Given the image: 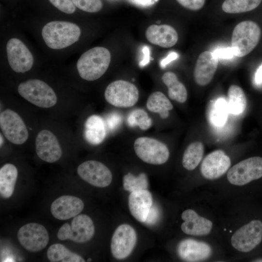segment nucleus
<instances>
[{
  "label": "nucleus",
  "mask_w": 262,
  "mask_h": 262,
  "mask_svg": "<svg viewBox=\"0 0 262 262\" xmlns=\"http://www.w3.org/2000/svg\"><path fill=\"white\" fill-rule=\"evenodd\" d=\"M109 50L96 47L84 52L77 63L80 77L86 81H93L100 78L107 71L111 62Z\"/></svg>",
  "instance_id": "1"
},
{
  "label": "nucleus",
  "mask_w": 262,
  "mask_h": 262,
  "mask_svg": "<svg viewBox=\"0 0 262 262\" xmlns=\"http://www.w3.org/2000/svg\"><path fill=\"white\" fill-rule=\"evenodd\" d=\"M41 33L48 47L60 49L76 42L80 37L81 31L80 27L75 23L53 21L43 27Z\"/></svg>",
  "instance_id": "2"
},
{
  "label": "nucleus",
  "mask_w": 262,
  "mask_h": 262,
  "mask_svg": "<svg viewBox=\"0 0 262 262\" xmlns=\"http://www.w3.org/2000/svg\"><path fill=\"white\" fill-rule=\"evenodd\" d=\"M261 31L258 25L252 21L239 23L234 28L231 37V47L235 56L242 57L249 54L258 44Z\"/></svg>",
  "instance_id": "3"
},
{
  "label": "nucleus",
  "mask_w": 262,
  "mask_h": 262,
  "mask_svg": "<svg viewBox=\"0 0 262 262\" xmlns=\"http://www.w3.org/2000/svg\"><path fill=\"white\" fill-rule=\"evenodd\" d=\"M17 90L22 97L39 107L50 108L57 103V96L52 88L40 80L24 82L19 84Z\"/></svg>",
  "instance_id": "4"
},
{
  "label": "nucleus",
  "mask_w": 262,
  "mask_h": 262,
  "mask_svg": "<svg viewBox=\"0 0 262 262\" xmlns=\"http://www.w3.org/2000/svg\"><path fill=\"white\" fill-rule=\"evenodd\" d=\"M135 154L144 162L160 165L166 163L169 157L167 147L163 142L149 137H140L134 142Z\"/></svg>",
  "instance_id": "5"
},
{
  "label": "nucleus",
  "mask_w": 262,
  "mask_h": 262,
  "mask_svg": "<svg viewBox=\"0 0 262 262\" xmlns=\"http://www.w3.org/2000/svg\"><path fill=\"white\" fill-rule=\"evenodd\" d=\"M139 91L133 83L119 80L110 83L106 87L104 97L109 104L117 107L134 106L139 99Z\"/></svg>",
  "instance_id": "6"
},
{
  "label": "nucleus",
  "mask_w": 262,
  "mask_h": 262,
  "mask_svg": "<svg viewBox=\"0 0 262 262\" xmlns=\"http://www.w3.org/2000/svg\"><path fill=\"white\" fill-rule=\"evenodd\" d=\"M95 233L92 219L88 215L78 214L72 219L71 225L66 223L59 229L57 237L60 240L69 239L77 243L89 241Z\"/></svg>",
  "instance_id": "7"
},
{
  "label": "nucleus",
  "mask_w": 262,
  "mask_h": 262,
  "mask_svg": "<svg viewBox=\"0 0 262 262\" xmlns=\"http://www.w3.org/2000/svg\"><path fill=\"white\" fill-rule=\"evenodd\" d=\"M262 178V157L254 156L244 160L233 166L228 171L229 181L242 186Z\"/></svg>",
  "instance_id": "8"
},
{
  "label": "nucleus",
  "mask_w": 262,
  "mask_h": 262,
  "mask_svg": "<svg viewBox=\"0 0 262 262\" xmlns=\"http://www.w3.org/2000/svg\"><path fill=\"white\" fill-rule=\"evenodd\" d=\"M262 241V221L252 220L243 226L232 235V246L242 252H248L260 244Z\"/></svg>",
  "instance_id": "9"
},
{
  "label": "nucleus",
  "mask_w": 262,
  "mask_h": 262,
  "mask_svg": "<svg viewBox=\"0 0 262 262\" xmlns=\"http://www.w3.org/2000/svg\"><path fill=\"white\" fill-rule=\"evenodd\" d=\"M0 127L5 137L13 144H22L28 138V131L23 120L11 109H6L0 113Z\"/></svg>",
  "instance_id": "10"
},
{
  "label": "nucleus",
  "mask_w": 262,
  "mask_h": 262,
  "mask_svg": "<svg viewBox=\"0 0 262 262\" xmlns=\"http://www.w3.org/2000/svg\"><path fill=\"white\" fill-rule=\"evenodd\" d=\"M17 238L25 249L32 252L42 250L49 241L46 229L36 223H28L21 227L17 232Z\"/></svg>",
  "instance_id": "11"
},
{
  "label": "nucleus",
  "mask_w": 262,
  "mask_h": 262,
  "mask_svg": "<svg viewBox=\"0 0 262 262\" xmlns=\"http://www.w3.org/2000/svg\"><path fill=\"white\" fill-rule=\"evenodd\" d=\"M77 173L83 180L97 187H106L112 181L110 170L102 163L95 160L82 163L78 167Z\"/></svg>",
  "instance_id": "12"
},
{
  "label": "nucleus",
  "mask_w": 262,
  "mask_h": 262,
  "mask_svg": "<svg viewBox=\"0 0 262 262\" xmlns=\"http://www.w3.org/2000/svg\"><path fill=\"white\" fill-rule=\"evenodd\" d=\"M6 52L9 64L17 73L30 70L33 64V57L26 45L16 38L10 39L6 45Z\"/></svg>",
  "instance_id": "13"
},
{
  "label": "nucleus",
  "mask_w": 262,
  "mask_h": 262,
  "mask_svg": "<svg viewBox=\"0 0 262 262\" xmlns=\"http://www.w3.org/2000/svg\"><path fill=\"white\" fill-rule=\"evenodd\" d=\"M137 240L134 229L128 224H122L115 230L111 243V250L117 259L127 257L133 250Z\"/></svg>",
  "instance_id": "14"
},
{
  "label": "nucleus",
  "mask_w": 262,
  "mask_h": 262,
  "mask_svg": "<svg viewBox=\"0 0 262 262\" xmlns=\"http://www.w3.org/2000/svg\"><path fill=\"white\" fill-rule=\"evenodd\" d=\"M35 149L40 159L49 163L57 161L62 155L58 139L53 133L47 130H42L37 134Z\"/></svg>",
  "instance_id": "15"
},
{
  "label": "nucleus",
  "mask_w": 262,
  "mask_h": 262,
  "mask_svg": "<svg viewBox=\"0 0 262 262\" xmlns=\"http://www.w3.org/2000/svg\"><path fill=\"white\" fill-rule=\"evenodd\" d=\"M231 165L229 157L222 150H216L208 154L203 160L200 172L208 180L217 179L223 175Z\"/></svg>",
  "instance_id": "16"
},
{
  "label": "nucleus",
  "mask_w": 262,
  "mask_h": 262,
  "mask_svg": "<svg viewBox=\"0 0 262 262\" xmlns=\"http://www.w3.org/2000/svg\"><path fill=\"white\" fill-rule=\"evenodd\" d=\"M83 208L84 203L80 198L73 196L64 195L52 203L50 210L55 218L66 220L78 215Z\"/></svg>",
  "instance_id": "17"
},
{
  "label": "nucleus",
  "mask_w": 262,
  "mask_h": 262,
  "mask_svg": "<svg viewBox=\"0 0 262 262\" xmlns=\"http://www.w3.org/2000/svg\"><path fill=\"white\" fill-rule=\"evenodd\" d=\"M179 257L189 262H200L209 258L212 254L211 246L203 242L192 239H184L177 246Z\"/></svg>",
  "instance_id": "18"
},
{
  "label": "nucleus",
  "mask_w": 262,
  "mask_h": 262,
  "mask_svg": "<svg viewBox=\"0 0 262 262\" xmlns=\"http://www.w3.org/2000/svg\"><path fill=\"white\" fill-rule=\"evenodd\" d=\"M218 66V59L213 52H202L199 55L194 71L195 82L198 85L205 86L212 80Z\"/></svg>",
  "instance_id": "19"
},
{
  "label": "nucleus",
  "mask_w": 262,
  "mask_h": 262,
  "mask_svg": "<svg viewBox=\"0 0 262 262\" xmlns=\"http://www.w3.org/2000/svg\"><path fill=\"white\" fill-rule=\"evenodd\" d=\"M181 218L184 221L181 225V230L188 235H206L213 227L211 221L199 216L192 209L184 211L181 214Z\"/></svg>",
  "instance_id": "20"
},
{
  "label": "nucleus",
  "mask_w": 262,
  "mask_h": 262,
  "mask_svg": "<svg viewBox=\"0 0 262 262\" xmlns=\"http://www.w3.org/2000/svg\"><path fill=\"white\" fill-rule=\"evenodd\" d=\"M146 37L151 44L164 48L173 47L178 40L176 30L167 24L149 26L146 30Z\"/></svg>",
  "instance_id": "21"
},
{
  "label": "nucleus",
  "mask_w": 262,
  "mask_h": 262,
  "mask_svg": "<svg viewBox=\"0 0 262 262\" xmlns=\"http://www.w3.org/2000/svg\"><path fill=\"white\" fill-rule=\"evenodd\" d=\"M128 205L131 214L137 221L144 223L153 205L152 196L147 189L132 192L129 195Z\"/></svg>",
  "instance_id": "22"
},
{
  "label": "nucleus",
  "mask_w": 262,
  "mask_h": 262,
  "mask_svg": "<svg viewBox=\"0 0 262 262\" xmlns=\"http://www.w3.org/2000/svg\"><path fill=\"white\" fill-rule=\"evenodd\" d=\"M105 123L101 116L92 115L85 122L83 136L89 144L98 145L101 144L106 135Z\"/></svg>",
  "instance_id": "23"
},
{
  "label": "nucleus",
  "mask_w": 262,
  "mask_h": 262,
  "mask_svg": "<svg viewBox=\"0 0 262 262\" xmlns=\"http://www.w3.org/2000/svg\"><path fill=\"white\" fill-rule=\"evenodd\" d=\"M18 176L16 167L11 164H6L0 169V195L8 198L13 195Z\"/></svg>",
  "instance_id": "24"
},
{
  "label": "nucleus",
  "mask_w": 262,
  "mask_h": 262,
  "mask_svg": "<svg viewBox=\"0 0 262 262\" xmlns=\"http://www.w3.org/2000/svg\"><path fill=\"white\" fill-rule=\"evenodd\" d=\"M162 80L168 89L169 98L179 103L185 102L187 98L188 93L184 85L179 81L177 75L173 72L164 73Z\"/></svg>",
  "instance_id": "25"
},
{
  "label": "nucleus",
  "mask_w": 262,
  "mask_h": 262,
  "mask_svg": "<svg viewBox=\"0 0 262 262\" xmlns=\"http://www.w3.org/2000/svg\"><path fill=\"white\" fill-rule=\"evenodd\" d=\"M146 106L148 111L158 114L162 119L167 118L169 116V111L173 108L169 99L160 91L154 92L149 95Z\"/></svg>",
  "instance_id": "26"
},
{
  "label": "nucleus",
  "mask_w": 262,
  "mask_h": 262,
  "mask_svg": "<svg viewBox=\"0 0 262 262\" xmlns=\"http://www.w3.org/2000/svg\"><path fill=\"white\" fill-rule=\"evenodd\" d=\"M227 102L230 113L235 115L243 113L246 108L247 100L242 88L237 85H231L228 89Z\"/></svg>",
  "instance_id": "27"
},
{
  "label": "nucleus",
  "mask_w": 262,
  "mask_h": 262,
  "mask_svg": "<svg viewBox=\"0 0 262 262\" xmlns=\"http://www.w3.org/2000/svg\"><path fill=\"white\" fill-rule=\"evenodd\" d=\"M204 151V145L201 142L196 141L190 144L183 155V166L188 170L195 169L201 162Z\"/></svg>",
  "instance_id": "28"
},
{
  "label": "nucleus",
  "mask_w": 262,
  "mask_h": 262,
  "mask_svg": "<svg viewBox=\"0 0 262 262\" xmlns=\"http://www.w3.org/2000/svg\"><path fill=\"white\" fill-rule=\"evenodd\" d=\"M47 257L52 262H84L80 255L70 251L61 244L51 245L47 250Z\"/></svg>",
  "instance_id": "29"
},
{
  "label": "nucleus",
  "mask_w": 262,
  "mask_h": 262,
  "mask_svg": "<svg viewBox=\"0 0 262 262\" xmlns=\"http://www.w3.org/2000/svg\"><path fill=\"white\" fill-rule=\"evenodd\" d=\"M262 0H225L222 5L223 11L229 14L248 12L257 8Z\"/></svg>",
  "instance_id": "30"
},
{
  "label": "nucleus",
  "mask_w": 262,
  "mask_h": 262,
  "mask_svg": "<svg viewBox=\"0 0 262 262\" xmlns=\"http://www.w3.org/2000/svg\"><path fill=\"white\" fill-rule=\"evenodd\" d=\"M229 113L227 101L219 98L213 104L210 114V120L214 125L221 126L226 123Z\"/></svg>",
  "instance_id": "31"
},
{
  "label": "nucleus",
  "mask_w": 262,
  "mask_h": 262,
  "mask_svg": "<svg viewBox=\"0 0 262 262\" xmlns=\"http://www.w3.org/2000/svg\"><path fill=\"white\" fill-rule=\"evenodd\" d=\"M148 185L147 176L144 173H141L137 176L131 173H128L123 178V188L131 193L147 189Z\"/></svg>",
  "instance_id": "32"
},
{
  "label": "nucleus",
  "mask_w": 262,
  "mask_h": 262,
  "mask_svg": "<svg viewBox=\"0 0 262 262\" xmlns=\"http://www.w3.org/2000/svg\"><path fill=\"white\" fill-rule=\"evenodd\" d=\"M127 122L131 127H138L142 130L148 129L152 125V120L147 113L143 109H136L129 115Z\"/></svg>",
  "instance_id": "33"
},
{
  "label": "nucleus",
  "mask_w": 262,
  "mask_h": 262,
  "mask_svg": "<svg viewBox=\"0 0 262 262\" xmlns=\"http://www.w3.org/2000/svg\"><path fill=\"white\" fill-rule=\"evenodd\" d=\"M74 5L80 10L88 12L99 11L103 6L101 0H72Z\"/></svg>",
  "instance_id": "34"
},
{
  "label": "nucleus",
  "mask_w": 262,
  "mask_h": 262,
  "mask_svg": "<svg viewBox=\"0 0 262 262\" xmlns=\"http://www.w3.org/2000/svg\"><path fill=\"white\" fill-rule=\"evenodd\" d=\"M58 9L66 14H72L75 11V6L72 0H49Z\"/></svg>",
  "instance_id": "35"
},
{
  "label": "nucleus",
  "mask_w": 262,
  "mask_h": 262,
  "mask_svg": "<svg viewBox=\"0 0 262 262\" xmlns=\"http://www.w3.org/2000/svg\"><path fill=\"white\" fill-rule=\"evenodd\" d=\"M183 7L193 11H197L204 6L205 0H176Z\"/></svg>",
  "instance_id": "36"
},
{
  "label": "nucleus",
  "mask_w": 262,
  "mask_h": 262,
  "mask_svg": "<svg viewBox=\"0 0 262 262\" xmlns=\"http://www.w3.org/2000/svg\"><path fill=\"white\" fill-rule=\"evenodd\" d=\"M213 53L217 59H229L235 56V52L232 47L218 49Z\"/></svg>",
  "instance_id": "37"
},
{
  "label": "nucleus",
  "mask_w": 262,
  "mask_h": 262,
  "mask_svg": "<svg viewBox=\"0 0 262 262\" xmlns=\"http://www.w3.org/2000/svg\"><path fill=\"white\" fill-rule=\"evenodd\" d=\"M121 116L117 113H111L106 117L105 125L110 130L115 129L121 123Z\"/></svg>",
  "instance_id": "38"
},
{
  "label": "nucleus",
  "mask_w": 262,
  "mask_h": 262,
  "mask_svg": "<svg viewBox=\"0 0 262 262\" xmlns=\"http://www.w3.org/2000/svg\"><path fill=\"white\" fill-rule=\"evenodd\" d=\"M159 216L160 212L159 209L155 205H152L149 210L144 223L149 225H154L158 221Z\"/></svg>",
  "instance_id": "39"
},
{
  "label": "nucleus",
  "mask_w": 262,
  "mask_h": 262,
  "mask_svg": "<svg viewBox=\"0 0 262 262\" xmlns=\"http://www.w3.org/2000/svg\"><path fill=\"white\" fill-rule=\"evenodd\" d=\"M178 54L176 52L170 53L167 56L162 60L161 62V66L162 67H164L168 64L171 61L176 59L178 57Z\"/></svg>",
  "instance_id": "40"
},
{
  "label": "nucleus",
  "mask_w": 262,
  "mask_h": 262,
  "mask_svg": "<svg viewBox=\"0 0 262 262\" xmlns=\"http://www.w3.org/2000/svg\"><path fill=\"white\" fill-rule=\"evenodd\" d=\"M143 51L144 54V58L143 61L140 63V65L143 66L147 65L149 61V49L147 46H144Z\"/></svg>",
  "instance_id": "41"
},
{
  "label": "nucleus",
  "mask_w": 262,
  "mask_h": 262,
  "mask_svg": "<svg viewBox=\"0 0 262 262\" xmlns=\"http://www.w3.org/2000/svg\"><path fill=\"white\" fill-rule=\"evenodd\" d=\"M255 81L257 84L262 83V64L259 67L255 73Z\"/></svg>",
  "instance_id": "42"
},
{
  "label": "nucleus",
  "mask_w": 262,
  "mask_h": 262,
  "mask_svg": "<svg viewBox=\"0 0 262 262\" xmlns=\"http://www.w3.org/2000/svg\"><path fill=\"white\" fill-rule=\"evenodd\" d=\"M252 262H262V258L256 259L254 260V261H252Z\"/></svg>",
  "instance_id": "43"
},
{
  "label": "nucleus",
  "mask_w": 262,
  "mask_h": 262,
  "mask_svg": "<svg viewBox=\"0 0 262 262\" xmlns=\"http://www.w3.org/2000/svg\"><path fill=\"white\" fill-rule=\"evenodd\" d=\"M3 140V138H2V137L1 136V135L0 134V146H1V144L2 143V142H1V141Z\"/></svg>",
  "instance_id": "44"
},
{
  "label": "nucleus",
  "mask_w": 262,
  "mask_h": 262,
  "mask_svg": "<svg viewBox=\"0 0 262 262\" xmlns=\"http://www.w3.org/2000/svg\"><path fill=\"white\" fill-rule=\"evenodd\" d=\"M91 260H92L91 259L89 258V259H88V261H88V262H90V261H91Z\"/></svg>",
  "instance_id": "45"
}]
</instances>
